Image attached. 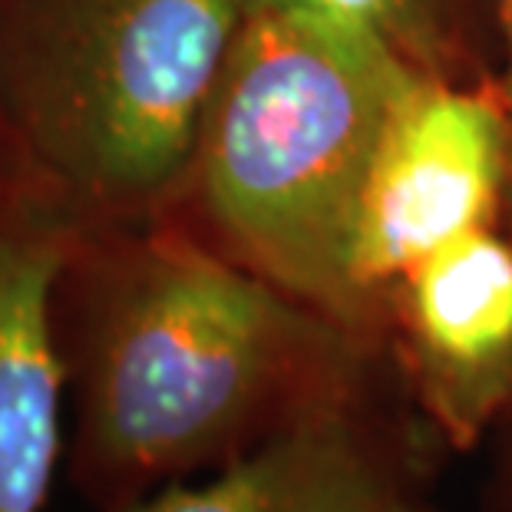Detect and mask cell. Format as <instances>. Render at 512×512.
Returning <instances> with one entry per match:
<instances>
[{
  "mask_svg": "<svg viewBox=\"0 0 512 512\" xmlns=\"http://www.w3.org/2000/svg\"><path fill=\"white\" fill-rule=\"evenodd\" d=\"M73 400L67 479L116 509L390 397V347L172 215L83 228L53 294Z\"/></svg>",
  "mask_w": 512,
  "mask_h": 512,
  "instance_id": "obj_1",
  "label": "cell"
},
{
  "mask_svg": "<svg viewBox=\"0 0 512 512\" xmlns=\"http://www.w3.org/2000/svg\"><path fill=\"white\" fill-rule=\"evenodd\" d=\"M423 73L387 40L341 20L245 14L182 195L199 215L182 225L281 291L387 344L384 314L354 285L351 242L380 133Z\"/></svg>",
  "mask_w": 512,
  "mask_h": 512,
  "instance_id": "obj_2",
  "label": "cell"
},
{
  "mask_svg": "<svg viewBox=\"0 0 512 512\" xmlns=\"http://www.w3.org/2000/svg\"><path fill=\"white\" fill-rule=\"evenodd\" d=\"M242 0H0V113L30 182L86 228L189 189Z\"/></svg>",
  "mask_w": 512,
  "mask_h": 512,
  "instance_id": "obj_3",
  "label": "cell"
},
{
  "mask_svg": "<svg viewBox=\"0 0 512 512\" xmlns=\"http://www.w3.org/2000/svg\"><path fill=\"white\" fill-rule=\"evenodd\" d=\"M509 202V119L496 86L423 73L390 113L361 192L351 275L384 314L397 281L496 225Z\"/></svg>",
  "mask_w": 512,
  "mask_h": 512,
  "instance_id": "obj_4",
  "label": "cell"
},
{
  "mask_svg": "<svg viewBox=\"0 0 512 512\" xmlns=\"http://www.w3.org/2000/svg\"><path fill=\"white\" fill-rule=\"evenodd\" d=\"M403 394L446 450H476L512 407V238L496 225L403 275L387 301Z\"/></svg>",
  "mask_w": 512,
  "mask_h": 512,
  "instance_id": "obj_5",
  "label": "cell"
},
{
  "mask_svg": "<svg viewBox=\"0 0 512 512\" xmlns=\"http://www.w3.org/2000/svg\"><path fill=\"white\" fill-rule=\"evenodd\" d=\"M437 440L390 397L288 430L202 483H166L103 512H400L423 503Z\"/></svg>",
  "mask_w": 512,
  "mask_h": 512,
  "instance_id": "obj_6",
  "label": "cell"
},
{
  "mask_svg": "<svg viewBox=\"0 0 512 512\" xmlns=\"http://www.w3.org/2000/svg\"><path fill=\"white\" fill-rule=\"evenodd\" d=\"M83 228L37 189L0 202V512H43L63 460L53 294Z\"/></svg>",
  "mask_w": 512,
  "mask_h": 512,
  "instance_id": "obj_7",
  "label": "cell"
},
{
  "mask_svg": "<svg viewBox=\"0 0 512 512\" xmlns=\"http://www.w3.org/2000/svg\"><path fill=\"white\" fill-rule=\"evenodd\" d=\"M242 10L245 14L298 10V14L341 20L387 40L420 70L446 76L443 67L450 50H446L437 0H242Z\"/></svg>",
  "mask_w": 512,
  "mask_h": 512,
  "instance_id": "obj_8",
  "label": "cell"
},
{
  "mask_svg": "<svg viewBox=\"0 0 512 512\" xmlns=\"http://www.w3.org/2000/svg\"><path fill=\"white\" fill-rule=\"evenodd\" d=\"M489 512H512V407L496 427V456L486 486Z\"/></svg>",
  "mask_w": 512,
  "mask_h": 512,
  "instance_id": "obj_9",
  "label": "cell"
},
{
  "mask_svg": "<svg viewBox=\"0 0 512 512\" xmlns=\"http://www.w3.org/2000/svg\"><path fill=\"white\" fill-rule=\"evenodd\" d=\"M30 189H37V185L30 182L24 159H20L14 136H10V129L4 123V113H0V202L14 199V195L30 192Z\"/></svg>",
  "mask_w": 512,
  "mask_h": 512,
  "instance_id": "obj_10",
  "label": "cell"
},
{
  "mask_svg": "<svg viewBox=\"0 0 512 512\" xmlns=\"http://www.w3.org/2000/svg\"><path fill=\"white\" fill-rule=\"evenodd\" d=\"M496 4H499V27H503V40H506V76L499 83V93H503V106L509 119V205H512V0H496Z\"/></svg>",
  "mask_w": 512,
  "mask_h": 512,
  "instance_id": "obj_11",
  "label": "cell"
},
{
  "mask_svg": "<svg viewBox=\"0 0 512 512\" xmlns=\"http://www.w3.org/2000/svg\"><path fill=\"white\" fill-rule=\"evenodd\" d=\"M400 512H433V509L427 506V499H423V503H410V506H403Z\"/></svg>",
  "mask_w": 512,
  "mask_h": 512,
  "instance_id": "obj_12",
  "label": "cell"
}]
</instances>
